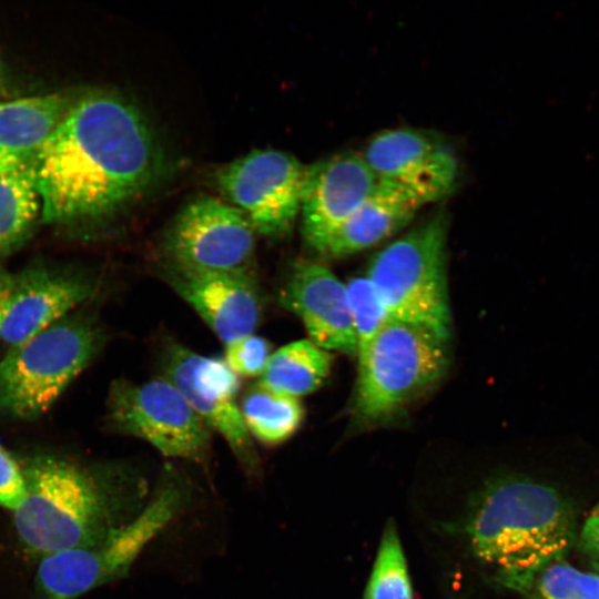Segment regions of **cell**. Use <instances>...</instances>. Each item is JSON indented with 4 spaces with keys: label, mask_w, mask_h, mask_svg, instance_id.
<instances>
[{
    "label": "cell",
    "mask_w": 599,
    "mask_h": 599,
    "mask_svg": "<svg viewBox=\"0 0 599 599\" xmlns=\"http://www.w3.org/2000/svg\"><path fill=\"white\" fill-rule=\"evenodd\" d=\"M162 163L159 141L134 103L88 91L73 99L32 165L41 220L71 225L105 219L142 195Z\"/></svg>",
    "instance_id": "1"
},
{
    "label": "cell",
    "mask_w": 599,
    "mask_h": 599,
    "mask_svg": "<svg viewBox=\"0 0 599 599\" xmlns=\"http://www.w3.org/2000/svg\"><path fill=\"white\" fill-rule=\"evenodd\" d=\"M471 554L499 587L529 593L537 576L575 540L572 514L552 487L526 477L487 483L465 521Z\"/></svg>",
    "instance_id": "2"
},
{
    "label": "cell",
    "mask_w": 599,
    "mask_h": 599,
    "mask_svg": "<svg viewBox=\"0 0 599 599\" xmlns=\"http://www.w3.org/2000/svg\"><path fill=\"white\" fill-rule=\"evenodd\" d=\"M27 491L13 511L22 542L42 557L87 545L126 524V506L143 508L148 495H120L73 464L43 457L23 470ZM128 508V507H126Z\"/></svg>",
    "instance_id": "3"
},
{
    "label": "cell",
    "mask_w": 599,
    "mask_h": 599,
    "mask_svg": "<svg viewBox=\"0 0 599 599\" xmlns=\"http://www.w3.org/2000/svg\"><path fill=\"white\" fill-rule=\"evenodd\" d=\"M191 487L166 467L143 509L101 539L42 557L37 581L49 599H74L123 577L144 548L180 515Z\"/></svg>",
    "instance_id": "4"
},
{
    "label": "cell",
    "mask_w": 599,
    "mask_h": 599,
    "mask_svg": "<svg viewBox=\"0 0 599 599\" xmlns=\"http://www.w3.org/2000/svg\"><path fill=\"white\" fill-rule=\"evenodd\" d=\"M104 343L98 322L69 314L0 359V414L33 420L45 414L92 363Z\"/></svg>",
    "instance_id": "5"
},
{
    "label": "cell",
    "mask_w": 599,
    "mask_h": 599,
    "mask_svg": "<svg viewBox=\"0 0 599 599\" xmlns=\"http://www.w3.org/2000/svg\"><path fill=\"white\" fill-rule=\"evenodd\" d=\"M448 217L436 212L372 260L367 278L390 319L427 328L449 341Z\"/></svg>",
    "instance_id": "6"
},
{
    "label": "cell",
    "mask_w": 599,
    "mask_h": 599,
    "mask_svg": "<svg viewBox=\"0 0 599 599\" xmlns=\"http://www.w3.org/2000/svg\"><path fill=\"white\" fill-rule=\"evenodd\" d=\"M354 416L379 423L439 380L448 366L447 341L432 331L390 319L358 357Z\"/></svg>",
    "instance_id": "7"
},
{
    "label": "cell",
    "mask_w": 599,
    "mask_h": 599,
    "mask_svg": "<svg viewBox=\"0 0 599 599\" xmlns=\"http://www.w3.org/2000/svg\"><path fill=\"white\" fill-rule=\"evenodd\" d=\"M106 419L114 430L149 443L167 458L204 463L210 454V428L163 376L141 384L113 382Z\"/></svg>",
    "instance_id": "8"
},
{
    "label": "cell",
    "mask_w": 599,
    "mask_h": 599,
    "mask_svg": "<svg viewBox=\"0 0 599 599\" xmlns=\"http://www.w3.org/2000/svg\"><path fill=\"white\" fill-rule=\"evenodd\" d=\"M255 230L233 205L202 196L186 204L164 236L165 263L186 270L252 274Z\"/></svg>",
    "instance_id": "9"
},
{
    "label": "cell",
    "mask_w": 599,
    "mask_h": 599,
    "mask_svg": "<svg viewBox=\"0 0 599 599\" xmlns=\"http://www.w3.org/2000/svg\"><path fill=\"white\" fill-rule=\"evenodd\" d=\"M307 166L277 150H254L229 163L216 175L229 201L256 233L281 237L301 214Z\"/></svg>",
    "instance_id": "10"
},
{
    "label": "cell",
    "mask_w": 599,
    "mask_h": 599,
    "mask_svg": "<svg viewBox=\"0 0 599 599\" xmlns=\"http://www.w3.org/2000/svg\"><path fill=\"white\" fill-rule=\"evenodd\" d=\"M161 376L180 390L210 429L225 439L242 467L256 474L260 459L237 402L241 380L223 358L167 342L161 354Z\"/></svg>",
    "instance_id": "11"
},
{
    "label": "cell",
    "mask_w": 599,
    "mask_h": 599,
    "mask_svg": "<svg viewBox=\"0 0 599 599\" xmlns=\"http://www.w3.org/2000/svg\"><path fill=\"white\" fill-rule=\"evenodd\" d=\"M362 155L379 183L422 206L445 199L457 183L458 161L451 149L415 129L384 130Z\"/></svg>",
    "instance_id": "12"
},
{
    "label": "cell",
    "mask_w": 599,
    "mask_h": 599,
    "mask_svg": "<svg viewBox=\"0 0 599 599\" xmlns=\"http://www.w3.org/2000/svg\"><path fill=\"white\" fill-rule=\"evenodd\" d=\"M378 181L362 154H336L307 166L302 233L317 253L376 190Z\"/></svg>",
    "instance_id": "13"
},
{
    "label": "cell",
    "mask_w": 599,
    "mask_h": 599,
    "mask_svg": "<svg viewBox=\"0 0 599 599\" xmlns=\"http://www.w3.org/2000/svg\"><path fill=\"white\" fill-rule=\"evenodd\" d=\"M160 276L224 345L254 334L262 304L253 274L194 271L164 263Z\"/></svg>",
    "instance_id": "14"
},
{
    "label": "cell",
    "mask_w": 599,
    "mask_h": 599,
    "mask_svg": "<svg viewBox=\"0 0 599 599\" xmlns=\"http://www.w3.org/2000/svg\"><path fill=\"white\" fill-rule=\"evenodd\" d=\"M97 283L81 271L30 266L14 274L1 342L16 346L91 298Z\"/></svg>",
    "instance_id": "15"
},
{
    "label": "cell",
    "mask_w": 599,
    "mask_h": 599,
    "mask_svg": "<svg viewBox=\"0 0 599 599\" xmlns=\"http://www.w3.org/2000/svg\"><path fill=\"white\" fill-rule=\"evenodd\" d=\"M280 301L298 316L316 346L357 355L346 285L325 265L311 261L294 264Z\"/></svg>",
    "instance_id": "16"
},
{
    "label": "cell",
    "mask_w": 599,
    "mask_h": 599,
    "mask_svg": "<svg viewBox=\"0 0 599 599\" xmlns=\"http://www.w3.org/2000/svg\"><path fill=\"white\" fill-rule=\"evenodd\" d=\"M72 101L50 93L0 102V174L33 165Z\"/></svg>",
    "instance_id": "17"
},
{
    "label": "cell",
    "mask_w": 599,
    "mask_h": 599,
    "mask_svg": "<svg viewBox=\"0 0 599 599\" xmlns=\"http://www.w3.org/2000/svg\"><path fill=\"white\" fill-rule=\"evenodd\" d=\"M420 207L403 192L378 182L376 190L332 235L318 254L341 258L375 246L404 229Z\"/></svg>",
    "instance_id": "18"
},
{
    "label": "cell",
    "mask_w": 599,
    "mask_h": 599,
    "mask_svg": "<svg viewBox=\"0 0 599 599\" xmlns=\"http://www.w3.org/2000/svg\"><path fill=\"white\" fill-rule=\"evenodd\" d=\"M332 365V353L309 339L292 342L272 353L257 384L300 399L323 385Z\"/></svg>",
    "instance_id": "19"
},
{
    "label": "cell",
    "mask_w": 599,
    "mask_h": 599,
    "mask_svg": "<svg viewBox=\"0 0 599 599\" xmlns=\"http://www.w3.org/2000/svg\"><path fill=\"white\" fill-rule=\"evenodd\" d=\"M241 415L250 436L265 446L288 440L301 427L304 407L298 398L251 386L240 403Z\"/></svg>",
    "instance_id": "20"
},
{
    "label": "cell",
    "mask_w": 599,
    "mask_h": 599,
    "mask_svg": "<svg viewBox=\"0 0 599 599\" xmlns=\"http://www.w3.org/2000/svg\"><path fill=\"white\" fill-rule=\"evenodd\" d=\"M41 216L32 166L0 174V258L18 250Z\"/></svg>",
    "instance_id": "21"
},
{
    "label": "cell",
    "mask_w": 599,
    "mask_h": 599,
    "mask_svg": "<svg viewBox=\"0 0 599 599\" xmlns=\"http://www.w3.org/2000/svg\"><path fill=\"white\" fill-rule=\"evenodd\" d=\"M364 599H413L406 558L393 519L383 530Z\"/></svg>",
    "instance_id": "22"
},
{
    "label": "cell",
    "mask_w": 599,
    "mask_h": 599,
    "mask_svg": "<svg viewBox=\"0 0 599 599\" xmlns=\"http://www.w3.org/2000/svg\"><path fill=\"white\" fill-rule=\"evenodd\" d=\"M531 591L530 599H599V576L558 560L537 576Z\"/></svg>",
    "instance_id": "23"
},
{
    "label": "cell",
    "mask_w": 599,
    "mask_h": 599,
    "mask_svg": "<svg viewBox=\"0 0 599 599\" xmlns=\"http://www.w3.org/2000/svg\"><path fill=\"white\" fill-rule=\"evenodd\" d=\"M345 285L358 357L390 318L367 276L354 277Z\"/></svg>",
    "instance_id": "24"
},
{
    "label": "cell",
    "mask_w": 599,
    "mask_h": 599,
    "mask_svg": "<svg viewBox=\"0 0 599 599\" xmlns=\"http://www.w3.org/2000/svg\"><path fill=\"white\" fill-rule=\"evenodd\" d=\"M224 346L223 361L237 376L261 377L272 356V346L268 341L255 334Z\"/></svg>",
    "instance_id": "25"
},
{
    "label": "cell",
    "mask_w": 599,
    "mask_h": 599,
    "mask_svg": "<svg viewBox=\"0 0 599 599\" xmlns=\"http://www.w3.org/2000/svg\"><path fill=\"white\" fill-rule=\"evenodd\" d=\"M26 491L23 470L0 445V506L14 511L23 501Z\"/></svg>",
    "instance_id": "26"
},
{
    "label": "cell",
    "mask_w": 599,
    "mask_h": 599,
    "mask_svg": "<svg viewBox=\"0 0 599 599\" xmlns=\"http://www.w3.org/2000/svg\"><path fill=\"white\" fill-rule=\"evenodd\" d=\"M580 544L583 551L599 564V505L592 509L583 522Z\"/></svg>",
    "instance_id": "27"
},
{
    "label": "cell",
    "mask_w": 599,
    "mask_h": 599,
    "mask_svg": "<svg viewBox=\"0 0 599 599\" xmlns=\"http://www.w3.org/2000/svg\"><path fill=\"white\" fill-rule=\"evenodd\" d=\"M14 274L0 267V342L2 336V328L11 297L13 287Z\"/></svg>",
    "instance_id": "28"
},
{
    "label": "cell",
    "mask_w": 599,
    "mask_h": 599,
    "mask_svg": "<svg viewBox=\"0 0 599 599\" xmlns=\"http://www.w3.org/2000/svg\"><path fill=\"white\" fill-rule=\"evenodd\" d=\"M2 88H3V77H2V71L0 69V92H1Z\"/></svg>",
    "instance_id": "29"
}]
</instances>
